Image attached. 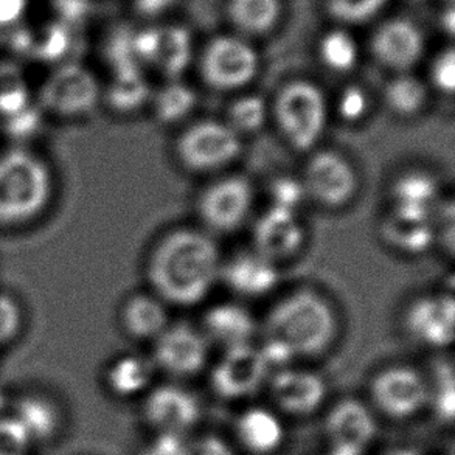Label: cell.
Masks as SVG:
<instances>
[{"label":"cell","mask_w":455,"mask_h":455,"mask_svg":"<svg viewBox=\"0 0 455 455\" xmlns=\"http://www.w3.org/2000/svg\"><path fill=\"white\" fill-rule=\"evenodd\" d=\"M221 274L215 241L195 230H178L149 259V282L166 302L195 305L207 297Z\"/></svg>","instance_id":"6da1fadb"},{"label":"cell","mask_w":455,"mask_h":455,"mask_svg":"<svg viewBox=\"0 0 455 455\" xmlns=\"http://www.w3.org/2000/svg\"><path fill=\"white\" fill-rule=\"evenodd\" d=\"M55 190L49 164L30 149L0 153V228H24L47 210Z\"/></svg>","instance_id":"7a4b0ae2"},{"label":"cell","mask_w":455,"mask_h":455,"mask_svg":"<svg viewBox=\"0 0 455 455\" xmlns=\"http://www.w3.org/2000/svg\"><path fill=\"white\" fill-rule=\"evenodd\" d=\"M266 331L267 339L283 344L292 356H315L331 344L336 319L323 297L314 291H297L274 307Z\"/></svg>","instance_id":"3957f363"},{"label":"cell","mask_w":455,"mask_h":455,"mask_svg":"<svg viewBox=\"0 0 455 455\" xmlns=\"http://www.w3.org/2000/svg\"><path fill=\"white\" fill-rule=\"evenodd\" d=\"M275 118L286 140L297 149L313 148L328 122V103L320 87L309 81H292L275 100Z\"/></svg>","instance_id":"277c9868"},{"label":"cell","mask_w":455,"mask_h":455,"mask_svg":"<svg viewBox=\"0 0 455 455\" xmlns=\"http://www.w3.org/2000/svg\"><path fill=\"white\" fill-rule=\"evenodd\" d=\"M101 99L95 75L78 62L58 64L44 81L41 105L44 111L60 118L84 117Z\"/></svg>","instance_id":"5b68a950"},{"label":"cell","mask_w":455,"mask_h":455,"mask_svg":"<svg viewBox=\"0 0 455 455\" xmlns=\"http://www.w3.org/2000/svg\"><path fill=\"white\" fill-rule=\"evenodd\" d=\"M371 400L390 419L404 421L417 417L431 403V387L417 370L395 365L382 370L370 387Z\"/></svg>","instance_id":"8992f818"},{"label":"cell","mask_w":455,"mask_h":455,"mask_svg":"<svg viewBox=\"0 0 455 455\" xmlns=\"http://www.w3.org/2000/svg\"><path fill=\"white\" fill-rule=\"evenodd\" d=\"M272 371L259 348L252 344L230 347L212 371V388L221 400L240 401L257 394Z\"/></svg>","instance_id":"52a82bcc"},{"label":"cell","mask_w":455,"mask_h":455,"mask_svg":"<svg viewBox=\"0 0 455 455\" xmlns=\"http://www.w3.org/2000/svg\"><path fill=\"white\" fill-rule=\"evenodd\" d=\"M259 70V55L251 44L235 36H218L204 50V80L218 91H234L249 84Z\"/></svg>","instance_id":"ba28073f"},{"label":"cell","mask_w":455,"mask_h":455,"mask_svg":"<svg viewBox=\"0 0 455 455\" xmlns=\"http://www.w3.org/2000/svg\"><path fill=\"white\" fill-rule=\"evenodd\" d=\"M241 137L228 124L205 120L185 131L178 143L182 164L195 172L228 165L240 154Z\"/></svg>","instance_id":"9c48e42d"},{"label":"cell","mask_w":455,"mask_h":455,"mask_svg":"<svg viewBox=\"0 0 455 455\" xmlns=\"http://www.w3.org/2000/svg\"><path fill=\"white\" fill-rule=\"evenodd\" d=\"M203 415L196 396L178 386H160L147 392L142 419L156 434L184 437Z\"/></svg>","instance_id":"30bf717a"},{"label":"cell","mask_w":455,"mask_h":455,"mask_svg":"<svg viewBox=\"0 0 455 455\" xmlns=\"http://www.w3.org/2000/svg\"><path fill=\"white\" fill-rule=\"evenodd\" d=\"M302 182L307 196L330 209L345 205L357 190L355 168L344 156L334 151L314 154L307 162Z\"/></svg>","instance_id":"8fae6325"},{"label":"cell","mask_w":455,"mask_h":455,"mask_svg":"<svg viewBox=\"0 0 455 455\" xmlns=\"http://www.w3.org/2000/svg\"><path fill=\"white\" fill-rule=\"evenodd\" d=\"M154 340V365L168 375L190 378L203 371L207 363L209 347L205 336L191 326H168Z\"/></svg>","instance_id":"7c38bea8"},{"label":"cell","mask_w":455,"mask_h":455,"mask_svg":"<svg viewBox=\"0 0 455 455\" xmlns=\"http://www.w3.org/2000/svg\"><path fill=\"white\" fill-rule=\"evenodd\" d=\"M252 204V185L246 179L240 176L221 179L204 191L199 201V215L212 230L232 232L244 222Z\"/></svg>","instance_id":"4fadbf2b"},{"label":"cell","mask_w":455,"mask_h":455,"mask_svg":"<svg viewBox=\"0 0 455 455\" xmlns=\"http://www.w3.org/2000/svg\"><path fill=\"white\" fill-rule=\"evenodd\" d=\"M325 434L332 450L361 455L373 443L378 425L375 415L363 403L345 398L336 403L326 415Z\"/></svg>","instance_id":"5bb4252c"},{"label":"cell","mask_w":455,"mask_h":455,"mask_svg":"<svg viewBox=\"0 0 455 455\" xmlns=\"http://www.w3.org/2000/svg\"><path fill=\"white\" fill-rule=\"evenodd\" d=\"M271 396L280 412L291 417H309L326 400V382L322 376L303 369L277 370L271 378Z\"/></svg>","instance_id":"9a60e30c"},{"label":"cell","mask_w":455,"mask_h":455,"mask_svg":"<svg viewBox=\"0 0 455 455\" xmlns=\"http://www.w3.org/2000/svg\"><path fill=\"white\" fill-rule=\"evenodd\" d=\"M371 53L384 68L404 74L425 53V36L409 19H390L371 37Z\"/></svg>","instance_id":"2e32d148"},{"label":"cell","mask_w":455,"mask_h":455,"mask_svg":"<svg viewBox=\"0 0 455 455\" xmlns=\"http://www.w3.org/2000/svg\"><path fill=\"white\" fill-rule=\"evenodd\" d=\"M406 330L419 344L446 348L454 342L455 302L452 296L421 297L409 307Z\"/></svg>","instance_id":"e0dca14e"},{"label":"cell","mask_w":455,"mask_h":455,"mask_svg":"<svg viewBox=\"0 0 455 455\" xmlns=\"http://www.w3.org/2000/svg\"><path fill=\"white\" fill-rule=\"evenodd\" d=\"M255 252L277 263L290 259L305 243V228L297 213L271 209L259 216L253 228Z\"/></svg>","instance_id":"ac0fdd59"},{"label":"cell","mask_w":455,"mask_h":455,"mask_svg":"<svg viewBox=\"0 0 455 455\" xmlns=\"http://www.w3.org/2000/svg\"><path fill=\"white\" fill-rule=\"evenodd\" d=\"M8 413L24 427L35 446L53 442L64 429L60 403L43 392H27L14 398Z\"/></svg>","instance_id":"d6986e66"},{"label":"cell","mask_w":455,"mask_h":455,"mask_svg":"<svg viewBox=\"0 0 455 455\" xmlns=\"http://www.w3.org/2000/svg\"><path fill=\"white\" fill-rule=\"evenodd\" d=\"M220 277L230 290L244 297L265 296L278 283L277 266L259 252L238 253L221 265Z\"/></svg>","instance_id":"ffe728a7"},{"label":"cell","mask_w":455,"mask_h":455,"mask_svg":"<svg viewBox=\"0 0 455 455\" xmlns=\"http://www.w3.org/2000/svg\"><path fill=\"white\" fill-rule=\"evenodd\" d=\"M381 228L388 244L400 252H425L435 240V226L431 215L398 207L388 212Z\"/></svg>","instance_id":"44dd1931"},{"label":"cell","mask_w":455,"mask_h":455,"mask_svg":"<svg viewBox=\"0 0 455 455\" xmlns=\"http://www.w3.org/2000/svg\"><path fill=\"white\" fill-rule=\"evenodd\" d=\"M235 434L241 446L253 455H269L282 446L284 429L278 415L265 407H249L236 419Z\"/></svg>","instance_id":"7402d4cb"},{"label":"cell","mask_w":455,"mask_h":455,"mask_svg":"<svg viewBox=\"0 0 455 455\" xmlns=\"http://www.w3.org/2000/svg\"><path fill=\"white\" fill-rule=\"evenodd\" d=\"M153 359L140 355H122L106 365L105 387L118 400H132L148 392L156 375Z\"/></svg>","instance_id":"603a6c76"},{"label":"cell","mask_w":455,"mask_h":455,"mask_svg":"<svg viewBox=\"0 0 455 455\" xmlns=\"http://www.w3.org/2000/svg\"><path fill=\"white\" fill-rule=\"evenodd\" d=\"M204 325L209 338L228 348L251 344L255 332L252 314L235 303H222L209 309L204 317Z\"/></svg>","instance_id":"cb8c5ba5"},{"label":"cell","mask_w":455,"mask_h":455,"mask_svg":"<svg viewBox=\"0 0 455 455\" xmlns=\"http://www.w3.org/2000/svg\"><path fill=\"white\" fill-rule=\"evenodd\" d=\"M392 196L394 207L432 216L440 199V185L427 172H406L395 180Z\"/></svg>","instance_id":"d4e9b609"},{"label":"cell","mask_w":455,"mask_h":455,"mask_svg":"<svg viewBox=\"0 0 455 455\" xmlns=\"http://www.w3.org/2000/svg\"><path fill=\"white\" fill-rule=\"evenodd\" d=\"M124 330L136 339H156L168 328V314L164 303L156 297H131L122 313Z\"/></svg>","instance_id":"484cf974"},{"label":"cell","mask_w":455,"mask_h":455,"mask_svg":"<svg viewBox=\"0 0 455 455\" xmlns=\"http://www.w3.org/2000/svg\"><path fill=\"white\" fill-rule=\"evenodd\" d=\"M228 14L235 28L257 36L275 27L282 4L280 0H228Z\"/></svg>","instance_id":"4316f807"},{"label":"cell","mask_w":455,"mask_h":455,"mask_svg":"<svg viewBox=\"0 0 455 455\" xmlns=\"http://www.w3.org/2000/svg\"><path fill=\"white\" fill-rule=\"evenodd\" d=\"M151 97L149 84L140 68H117L112 78L106 99L118 112L130 114L140 109Z\"/></svg>","instance_id":"83f0119b"},{"label":"cell","mask_w":455,"mask_h":455,"mask_svg":"<svg viewBox=\"0 0 455 455\" xmlns=\"http://www.w3.org/2000/svg\"><path fill=\"white\" fill-rule=\"evenodd\" d=\"M193 56V39L188 30L179 25L160 28V43L154 66L176 80L190 66Z\"/></svg>","instance_id":"f1b7e54d"},{"label":"cell","mask_w":455,"mask_h":455,"mask_svg":"<svg viewBox=\"0 0 455 455\" xmlns=\"http://www.w3.org/2000/svg\"><path fill=\"white\" fill-rule=\"evenodd\" d=\"M154 112L162 124H178L190 116L196 106V93L190 86L172 80L154 97Z\"/></svg>","instance_id":"f546056e"},{"label":"cell","mask_w":455,"mask_h":455,"mask_svg":"<svg viewBox=\"0 0 455 455\" xmlns=\"http://www.w3.org/2000/svg\"><path fill=\"white\" fill-rule=\"evenodd\" d=\"M384 95L388 109L406 117L419 114L427 101V89L412 75H398L388 83Z\"/></svg>","instance_id":"4dcf8cb0"},{"label":"cell","mask_w":455,"mask_h":455,"mask_svg":"<svg viewBox=\"0 0 455 455\" xmlns=\"http://www.w3.org/2000/svg\"><path fill=\"white\" fill-rule=\"evenodd\" d=\"M319 55L326 68L334 72H348L356 66L357 44L350 33L332 30L320 41Z\"/></svg>","instance_id":"1f68e13d"},{"label":"cell","mask_w":455,"mask_h":455,"mask_svg":"<svg viewBox=\"0 0 455 455\" xmlns=\"http://www.w3.org/2000/svg\"><path fill=\"white\" fill-rule=\"evenodd\" d=\"M267 118V105L259 95H246L236 100L228 109V126L240 134H252L263 128Z\"/></svg>","instance_id":"d6a6232c"},{"label":"cell","mask_w":455,"mask_h":455,"mask_svg":"<svg viewBox=\"0 0 455 455\" xmlns=\"http://www.w3.org/2000/svg\"><path fill=\"white\" fill-rule=\"evenodd\" d=\"M387 0H326L332 18L345 24H361L381 12Z\"/></svg>","instance_id":"836d02e7"},{"label":"cell","mask_w":455,"mask_h":455,"mask_svg":"<svg viewBox=\"0 0 455 455\" xmlns=\"http://www.w3.org/2000/svg\"><path fill=\"white\" fill-rule=\"evenodd\" d=\"M431 401L440 419L451 425L454 419L455 386L454 370L450 363H443L437 370V381L431 388Z\"/></svg>","instance_id":"e575fe53"},{"label":"cell","mask_w":455,"mask_h":455,"mask_svg":"<svg viewBox=\"0 0 455 455\" xmlns=\"http://www.w3.org/2000/svg\"><path fill=\"white\" fill-rule=\"evenodd\" d=\"M35 444L16 419L5 413L0 417V455H31Z\"/></svg>","instance_id":"d590c367"},{"label":"cell","mask_w":455,"mask_h":455,"mask_svg":"<svg viewBox=\"0 0 455 455\" xmlns=\"http://www.w3.org/2000/svg\"><path fill=\"white\" fill-rule=\"evenodd\" d=\"M269 193H271V207L292 212V213H297V209L302 205L307 197V191H305L302 180L291 178V176L275 179L272 182Z\"/></svg>","instance_id":"8d00e7d4"},{"label":"cell","mask_w":455,"mask_h":455,"mask_svg":"<svg viewBox=\"0 0 455 455\" xmlns=\"http://www.w3.org/2000/svg\"><path fill=\"white\" fill-rule=\"evenodd\" d=\"M27 91L18 75L0 72V116H16L24 111Z\"/></svg>","instance_id":"74e56055"},{"label":"cell","mask_w":455,"mask_h":455,"mask_svg":"<svg viewBox=\"0 0 455 455\" xmlns=\"http://www.w3.org/2000/svg\"><path fill=\"white\" fill-rule=\"evenodd\" d=\"M20 328L22 311L19 303L8 294L0 292V347L8 345L18 338Z\"/></svg>","instance_id":"f35d334b"},{"label":"cell","mask_w":455,"mask_h":455,"mask_svg":"<svg viewBox=\"0 0 455 455\" xmlns=\"http://www.w3.org/2000/svg\"><path fill=\"white\" fill-rule=\"evenodd\" d=\"M369 106V97L361 87H347L338 100L339 116L347 122H359L365 117Z\"/></svg>","instance_id":"ab89813d"},{"label":"cell","mask_w":455,"mask_h":455,"mask_svg":"<svg viewBox=\"0 0 455 455\" xmlns=\"http://www.w3.org/2000/svg\"><path fill=\"white\" fill-rule=\"evenodd\" d=\"M432 83L440 92L454 93L455 89V55L454 50H444L435 58L431 70Z\"/></svg>","instance_id":"60d3db41"},{"label":"cell","mask_w":455,"mask_h":455,"mask_svg":"<svg viewBox=\"0 0 455 455\" xmlns=\"http://www.w3.org/2000/svg\"><path fill=\"white\" fill-rule=\"evenodd\" d=\"M142 455H188V442L178 435L156 434L153 442L143 450Z\"/></svg>","instance_id":"b9f144b4"},{"label":"cell","mask_w":455,"mask_h":455,"mask_svg":"<svg viewBox=\"0 0 455 455\" xmlns=\"http://www.w3.org/2000/svg\"><path fill=\"white\" fill-rule=\"evenodd\" d=\"M31 0H0V30L18 27L28 12Z\"/></svg>","instance_id":"7bdbcfd3"},{"label":"cell","mask_w":455,"mask_h":455,"mask_svg":"<svg viewBox=\"0 0 455 455\" xmlns=\"http://www.w3.org/2000/svg\"><path fill=\"white\" fill-rule=\"evenodd\" d=\"M188 455H234V452L221 438L204 435L188 442Z\"/></svg>","instance_id":"ee69618b"},{"label":"cell","mask_w":455,"mask_h":455,"mask_svg":"<svg viewBox=\"0 0 455 455\" xmlns=\"http://www.w3.org/2000/svg\"><path fill=\"white\" fill-rule=\"evenodd\" d=\"M174 4V0H134V6L137 12L147 18L159 16L165 12L170 6Z\"/></svg>","instance_id":"f6af8a7d"},{"label":"cell","mask_w":455,"mask_h":455,"mask_svg":"<svg viewBox=\"0 0 455 455\" xmlns=\"http://www.w3.org/2000/svg\"><path fill=\"white\" fill-rule=\"evenodd\" d=\"M330 455H348V454H344V452H340V451L332 450L331 454H330Z\"/></svg>","instance_id":"bcb514c9"}]
</instances>
